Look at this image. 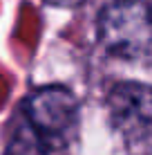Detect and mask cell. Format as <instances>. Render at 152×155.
Instances as JSON below:
<instances>
[{
    "mask_svg": "<svg viewBox=\"0 0 152 155\" xmlns=\"http://www.w3.org/2000/svg\"><path fill=\"white\" fill-rule=\"evenodd\" d=\"M5 155H47V144L29 126H23L7 144Z\"/></svg>",
    "mask_w": 152,
    "mask_h": 155,
    "instance_id": "cell-4",
    "label": "cell"
},
{
    "mask_svg": "<svg viewBox=\"0 0 152 155\" xmlns=\"http://www.w3.org/2000/svg\"><path fill=\"white\" fill-rule=\"evenodd\" d=\"M45 2L54 5V7H63V9H74L78 5H83L85 0H45Z\"/></svg>",
    "mask_w": 152,
    "mask_h": 155,
    "instance_id": "cell-5",
    "label": "cell"
},
{
    "mask_svg": "<svg viewBox=\"0 0 152 155\" xmlns=\"http://www.w3.org/2000/svg\"><path fill=\"white\" fill-rule=\"evenodd\" d=\"M110 121L128 144L152 142V85L123 81L107 94Z\"/></svg>",
    "mask_w": 152,
    "mask_h": 155,
    "instance_id": "cell-3",
    "label": "cell"
},
{
    "mask_svg": "<svg viewBox=\"0 0 152 155\" xmlns=\"http://www.w3.org/2000/svg\"><path fill=\"white\" fill-rule=\"evenodd\" d=\"M29 128L45 144H63L74 133L78 121V101L65 85H47L27 99Z\"/></svg>",
    "mask_w": 152,
    "mask_h": 155,
    "instance_id": "cell-2",
    "label": "cell"
},
{
    "mask_svg": "<svg viewBox=\"0 0 152 155\" xmlns=\"http://www.w3.org/2000/svg\"><path fill=\"white\" fill-rule=\"evenodd\" d=\"M98 38L112 56L152 65V7L143 0H112L98 16Z\"/></svg>",
    "mask_w": 152,
    "mask_h": 155,
    "instance_id": "cell-1",
    "label": "cell"
}]
</instances>
